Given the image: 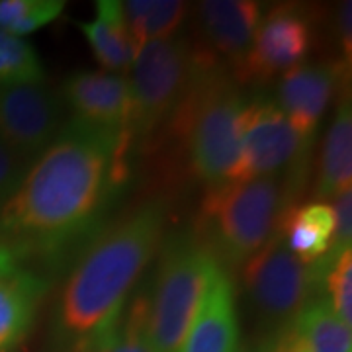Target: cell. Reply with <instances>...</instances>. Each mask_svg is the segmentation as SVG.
<instances>
[{"label": "cell", "instance_id": "277c9868", "mask_svg": "<svg viewBox=\"0 0 352 352\" xmlns=\"http://www.w3.org/2000/svg\"><path fill=\"white\" fill-rule=\"evenodd\" d=\"M243 106L235 80L206 55L184 100L166 120L164 135L186 147L192 175L208 188L227 182L237 166Z\"/></svg>", "mask_w": 352, "mask_h": 352}, {"label": "cell", "instance_id": "ba28073f", "mask_svg": "<svg viewBox=\"0 0 352 352\" xmlns=\"http://www.w3.org/2000/svg\"><path fill=\"white\" fill-rule=\"evenodd\" d=\"M276 102L256 96L241 112V155L227 182H245L305 166L309 151Z\"/></svg>", "mask_w": 352, "mask_h": 352}, {"label": "cell", "instance_id": "4316f807", "mask_svg": "<svg viewBox=\"0 0 352 352\" xmlns=\"http://www.w3.org/2000/svg\"><path fill=\"white\" fill-rule=\"evenodd\" d=\"M263 351L264 352H298V351H294L288 342H286V340H282L280 337H276V339L272 340V344H270V346H264Z\"/></svg>", "mask_w": 352, "mask_h": 352}, {"label": "cell", "instance_id": "484cf974", "mask_svg": "<svg viewBox=\"0 0 352 352\" xmlns=\"http://www.w3.org/2000/svg\"><path fill=\"white\" fill-rule=\"evenodd\" d=\"M352 4L351 0L340 2L335 16V32L340 47V61L351 67L352 59Z\"/></svg>", "mask_w": 352, "mask_h": 352}, {"label": "cell", "instance_id": "8fae6325", "mask_svg": "<svg viewBox=\"0 0 352 352\" xmlns=\"http://www.w3.org/2000/svg\"><path fill=\"white\" fill-rule=\"evenodd\" d=\"M349 69L351 67L339 59L315 65L303 63L280 76L274 102L305 143L311 145L329 104L337 92H342Z\"/></svg>", "mask_w": 352, "mask_h": 352}, {"label": "cell", "instance_id": "52a82bcc", "mask_svg": "<svg viewBox=\"0 0 352 352\" xmlns=\"http://www.w3.org/2000/svg\"><path fill=\"white\" fill-rule=\"evenodd\" d=\"M243 289L252 315L268 335H280L292 325L303 305L321 286L314 266L303 264L286 247L280 231L243 263Z\"/></svg>", "mask_w": 352, "mask_h": 352}, {"label": "cell", "instance_id": "cb8c5ba5", "mask_svg": "<svg viewBox=\"0 0 352 352\" xmlns=\"http://www.w3.org/2000/svg\"><path fill=\"white\" fill-rule=\"evenodd\" d=\"M325 288L331 294V307L344 325L352 327V254L342 252L325 276Z\"/></svg>", "mask_w": 352, "mask_h": 352}, {"label": "cell", "instance_id": "7a4b0ae2", "mask_svg": "<svg viewBox=\"0 0 352 352\" xmlns=\"http://www.w3.org/2000/svg\"><path fill=\"white\" fill-rule=\"evenodd\" d=\"M164 206L149 201L106 229L67 276L55 323L65 339L96 352L124 314L127 294L155 256L164 231Z\"/></svg>", "mask_w": 352, "mask_h": 352}, {"label": "cell", "instance_id": "7c38bea8", "mask_svg": "<svg viewBox=\"0 0 352 352\" xmlns=\"http://www.w3.org/2000/svg\"><path fill=\"white\" fill-rule=\"evenodd\" d=\"M263 4L254 0H204L196 8L200 39L194 45L219 61L223 57L235 73L251 50Z\"/></svg>", "mask_w": 352, "mask_h": 352}, {"label": "cell", "instance_id": "9c48e42d", "mask_svg": "<svg viewBox=\"0 0 352 352\" xmlns=\"http://www.w3.org/2000/svg\"><path fill=\"white\" fill-rule=\"evenodd\" d=\"M315 47L314 10L282 2L261 16L251 50L233 73L241 82H266L305 63Z\"/></svg>", "mask_w": 352, "mask_h": 352}, {"label": "cell", "instance_id": "83f0119b", "mask_svg": "<svg viewBox=\"0 0 352 352\" xmlns=\"http://www.w3.org/2000/svg\"><path fill=\"white\" fill-rule=\"evenodd\" d=\"M237 352H264V351L263 349H256V346H252V344H249V342H247V344L239 346V349H237Z\"/></svg>", "mask_w": 352, "mask_h": 352}, {"label": "cell", "instance_id": "3957f363", "mask_svg": "<svg viewBox=\"0 0 352 352\" xmlns=\"http://www.w3.org/2000/svg\"><path fill=\"white\" fill-rule=\"evenodd\" d=\"M302 184L303 166L208 188L196 235L223 268L239 266L276 235Z\"/></svg>", "mask_w": 352, "mask_h": 352}, {"label": "cell", "instance_id": "6da1fadb", "mask_svg": "<svg viewBox=\"0 0 352 352\" xmlns=\"http://www.w3.org/2000/svg\"><path fill=\"white\" fill-rule=\"evenodd\" d=\"M127 143L126 131L67 122L0 208V229L43 243L78 233L124 178Z\"/></svg>", "mask_w": 352, "mask_h": 352}, {"label": "cell", "instance_id": "30bf717a", "mask_svg": "<svg viewBox=\"0 0 352 352\" xmlns=\"http://www.w3.org/2000/svg\"><path fill=\"white\" fill-rule=\"evenodd\" d=\"M59 124V98L43 82L0 87V141L25 163L41 155Z\"/></svg>", "mask_w": 352, "mask_h": 352}, {"label": "cell", "instance_id": "e0dca14e", "mask_svg": "<svg viewBox=\"0 0 352 352\" xmlns=\"http://www.w3.org/2000/svg\"><path fill=\"white\" fill-rule=\"evenodd\" d=\"M96 12L92 22H75V25L87 38L96 61L108 73H127L135 57V47L127 32L122 2L98 0Z\"/></svg>", "mask_w": 352, "mask_h": 352}, {"label": "cell", "instance_id": "2e32d148", "mask_svg": "<svg viewBox=\"0 0 352 352\" xmlns=\"http://www.w3.org/2000/svg\"><path fill=\"white\" fill-rule=\"evenodd\" d=\"M278 337L298 352H352L351 327L335 315L327 298H314L305 303Z\"/></svg>", "mask_w": 352, "mask_h": 352}, {"label": "cell", "instance_id": "d6986e66", "mask_svg": "<svg viewBox=\"0 0 352 352\" xmlns=\"http://www.w3.org/2000/svg\"><path fill=\"white\" fill-rule=\"evenodd\" d=\"M278 231L286 247L303 264H314L331 249L335 215L331 206L321 201H311L300 208L292 206Z\"/></svg>", "mask_w": 352, "mask_h": 352}, {"label": "cell", "instance_id": "ffe728a7", "mask_svg": "<svg viewBox=\"0 0 352 352\" xmlns=\"http://www.w3.org/2000/svg\"><path fill=\"white\" fill-rule=\"evenodd\" d=\"M122 10L138 51L149 41L176 36L188 16L190 4L182 0H127L122 2Z\"/></svg>", "mask_w": 352, "mask_h": 352}, {"label": "cell", "instance_id": "603a6c76", "mask_svg": "<svg viewBox=\"0 0 352 352\" xmlns=\"http://www.w3.org/2000/svg\"><path fill=\"white\" fill-rule=\"evenodd\" d=\"M147 303L145 296L135 298L127 309L126 321L120 317L116 331L96 352H153L147 335Z\"/></svg>", "mask_w": 352, "mask_h": 352}, {"label": "cell", "instance_id": "ac0fdd59", "mask_svg": "<svg viewBox=\"0 0 352 352\" xmlns=\"http://www.w3.org/2000/svg\"><path fill=\"white\" fill-rule=\"evenodd\" d=\"M352 186V112L349 96L340 94L339 108L323 139L319 175L315 184L317 198H335Z\"/></svg>", "mask_w": 352, "mask_h": 352}, {"label": "cell", "instance_id": "9a60e30c", "mask_svg": "<svg viewBox=\"0 0 352 352\" xmlns=\"http://www.w3.org/2000/svg\"><path fill=\"white\" fill-rule=\"evenodd\" d=\"M47 282L16 266L14 254L0 249V352L14 351L28 337Z\"/></svg>", "mask_w": 352, "mask_h": 352}, {"label": "cell", "instance_id": "7402d4cb", "mask_svg": "<svg viewBox=\"0 0 352 352\" xmlns=\"http://www.w3.org/2000/svg\"><path fill=\"white\" fill-rule=\"evenodd\" d=\"M63 0H0V32L24 38L63 12Z\"/></svg>", "mask_w": 352, "mask_h": 352}, {"label": "cell", "instance_id": "d4e9b609", "mask_svg": "<svg viewBox=\"0 0 352 352\" xmlns=\"http://www.w3.org/2000/svg\"><path fill=\"white\" fill-rule=\"evenodd\" d=\"M25 170H28V163L24 159H20L0 141V208L12 196L14 190L18 188Z\"/></svg>", "mask_w": 352, "mask_h": 352}, {"label": "cell", "instance_id": "4fadbf2b", "mask_svg": "<svg viewBox=\"0 0 352 352\" xmlns=\"http://www.w3.org/2000/svg\"><path fill=\"white\" fill-rule=\"evenodd\" d=\"M63 96L75 120L126 131L131 116L127 76L108 71H78L63 82Z\"/></svg>", "mask_w": 352, "mask_h": 352}, {"label": "cell", "instance_id": "44dd1931", "mask_svg": "<svg viewBox=\"0 0 352 352\" xmlns=\"http://www.w3.org/2000/svg\"><path fill=\"white\" fill-rule=\"evenodd\" d=\"M45 69L38 51L24 38L0 32V87L41 85Z\"/></svg>", "mask_w": 352, "mask_h": 352}, {"label": "cell", "instance_id": "8992f818", "mask_svg": "<svg viewBox=\"0 0 352 352\" xmlns=\"http://www.w3.org/2000/svg\"><path fill=\"white\" fill-rule=\"evenodd\" d=\"M206 55L184 34L155 39L135 51L127 78L131 92L127 139L145 138L163 126L184 100Z\"/></svg>", "mask_w": 352, "mask_h": 352}, {"label": "cell", "instance_id": "5bb4252c", "mask_svg": "<svg viewBox=\"0 0 352 352\" xmlns=\"http://www.w3.org/2000/svg\"><path fill=\"white\" fill-rule=\"evenodd\" d=\"M237 349L239 321L235 288L226 268L217 264L200 309L178 352H237Z\"/></svg>", "mask_w": 352, "mask_h": 352}, {"label": "cell", "instance_id": "5b68a950", "mask_svg": "<svg viewBox=\"0 0 352 352\" xmlns=\"http://www.w3.org/2000/svg\"><path fill=\"white\" fill-rule=\"evenodd\" d=\"M217 264L196 233H178L164 243L153 300L147 303L153 352L180 351Z\"/></svg>", "mask_w": 352, "mask_h": 352}]
</instances>
